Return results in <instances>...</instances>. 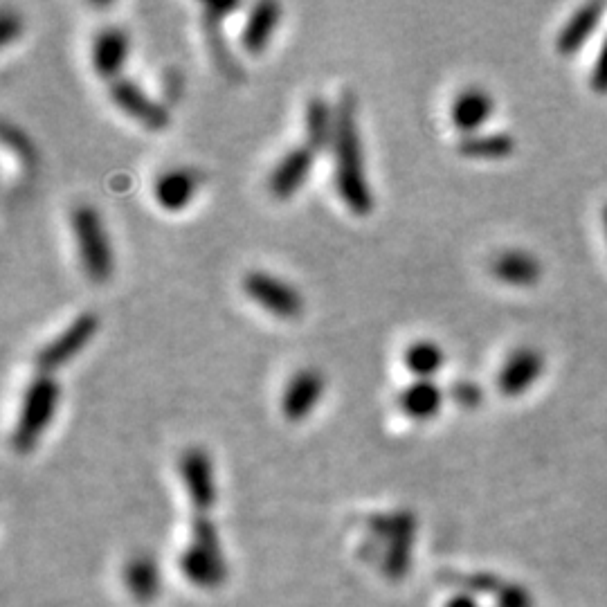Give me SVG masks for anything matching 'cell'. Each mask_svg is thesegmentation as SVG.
I'll return each instance as SVG.
<instances>
[{"instance_id":"1","label":"cell","mask_w":607,"mask_h":607,"mask_svg":"<svg viewBox=\"0 0 607 607\" xmlns=\"http://www.w3.org/2000/svg\"><path fill=\"white\" fill-rule=\"evenodd\" d=\"M338 122L333 138V183L340 201L356 216H369L374 212V192L367 180L365 151L358 126V102L351 90H342L335 104Z\"/></svg>"},{"instance_id":"2","label":"cell","mask_w":607,"mask_h":607,"mask_svg":"<svg viewBox=\"0 0 607 607\" xmlns=\"http://www.w3.org/2000/svg\"><path fill=\"white\" fill-rule=\"evenodd\" d=\"M72 237L84 275L95 284H106L115 270V252L97 207L79 203L70 212Z\"/></svg>"},{"instance_id":"3","label":"cell","mask_w":607,"mask_h":607,"mask_svg":"<svg viewBox=\"0 0 607 607\" xmlns=\"http://www.w3.org/2000/svg\"><path fill=\"white\" fill-rule=\"evenodd\" d=\"M61 398L59 380L48 374H39L25 387L21 407H18L16 425L12 432V446L21 455H27L41 441L43 432L48 430L54 414H57Z\"/></svg>"},{"instance_id":"4","label":"cell","mask_w":607,"mask_h":607,"mask_svg":"<svg viewBox=\"0 0 607 607\" xmlns=\"http://www.w3.org/2000/svg\"><path fill=\"white\" fill-rule=\"evenodd\" d=\"M99 331V317L93 311L79 313L57 338H52L48 344L36 351L34 365L39 374L54 376L59 369L70 365L81 351H84Z\"/></svg>"},{"instance_id":"5","label":"cell","mask_w":607,"mask_h":607,"mask_svg":"<svg viewBox=\"0 0 607 607\" xmlns=\"http://www.w3.org/2000/svg\"><path fill=\"white\" fill-rule=\"evenodd\" d=\"M248 300L279 320H295L304 313V297L293 284L266 270H248L241 279Z\"/></svg>"},{"instance_id":"6","label":"cell","mask_w":607,"mask_h":607,"mask_svg":"<svg viewBox=\"0 0 607 607\" xmlns=\"http://www.w3.org/2000/svg\"><path fill=\"white\" fill-rule=\"evenodd\" d=\"M108 97H111V102L120 108L124 115H129L131 120L138 122L142 129L147 131H165L171 122L169 108L126 77H120L115 79L113 84H108Z\"/></svg>"},{"instance_id":"7","label":"cell","mask_w":607,"mask_h":607,"mask_svg":"<svg viewBox=\"0 0 607 607\" xmlns=\"http://www.w3.org/2000/svg\"><path fill=\"white\" fill-rule=\"evenodd\" d=\"M326 389V380L322 376V371H317L315 367H304L297 369L295 374L288 378V383L282 392V414L288 423H302L308 416L313 414V410L320 405L322 396Z\"/></svg>"},{"instance_id":"8","label":"cell","mask_w":607,"mask_h":607,"mask_svg":"<svg viewBox=\"0 0 607 607\" xmlns=\"http://www.w3.org/2000/svg\"><path fill=\"white\" fill-rule=\"evenodd\" d=\"M315 158L317 153L308 147V144H300V147H293L291 151L284 153L282 160L270 171L268 192L273 194L277 201H291L306 185V180L311 178Z\"/></svg>"},{"instance_id":"9","label":"cell","mask_w":607,"mask_h":607,"mask_svg":"<svg viewBox=\"0 0 607 607\" xmlns=\"http://www.w3.org/2000/svg\"><path fill=\"white\" fill-rule=\"evenodd\" d=\"M129 52H131L129 32L117 25L102 27V30L95 34L93 48H90V61H93V70L97 72V77L106 79L108 84L120 79L126 61H129Z\"/></svg>"},{"instance_id":"10","label":"cell","mask_w":607,"mask_h":607,"mask_svg":"<svg viewBox=\"0 0 607 607\" xmlns=\"http://www.w3.org/2000/svg\"><path fill=\"white\" fill-rule=\"evenodd\" d=\"M239 9V3H210L203 7V30L207 34V50L214 66L228 79H241V66L234 59L232 48L223 34V21Z\"/></svg>"},{"instance_id":"11","label":"cell","mask_w":607,"mask_h":607,"mask_svg":"<svg viewBox=\"0 0 607 607\" xmlns=\"http://www.w3.org/2000/svg\"><path fill=\"white\" fill-rule=\"evenodd\" d=\"M201 174L192 167H171L156 178L153 183V198H156L158 207L176 214L187 210L194 203V198L201 189Z\"/></svg>"},{"instance_id":"12","label":"cell","mask_w":607,"mask_h":607,"mask_svg":"<svg viewBox=\"0 0 607 607\" xmlns=\"http://www.w3.org/2000/svg\"><path fill=\"white\" fill-rule=\"evenodd\" d=\"M542 371H545V358H542V353L531 347H522L513 351L511 356L504 360L502 369L497 371V389H500V394L509 398L522 396L538 383Z\"/></svg>"},{"instance_id":"13","label":"cell","mask_w":607,"mask_h":607,"mask_svg":"<svg viewBox=\"0 0 607 607\" xmlns=\"http://www.w3.org/2000/svg\"><path fill=\"white\" fill-rule=\"evenodd\" d=\"M495 113V102L488 90L479 86L464 88L452 99L450 106V122L455 129L464 135H475L479 129L491 120Z\"/></svg>"},{"instance_id":"14","label":"cell","mask_w":607,"mask_h":607,"mask_svg":"<svg viewBox=\"0 0 607 607\" xmlns=\"http://www.w3.org/2000/svg\"><path fill=\"white\" fill-rule=\"evenodd\" d=\"M279 21H282V5L275 3V0H261V3L252 5L246 25L241 30L243 50L252 57L264 52L273 41Z\"/></svg>"},{"instance_id":"15","label":"cell","mask_w":607,"mask_h":607,"mask_svg":"<svg viewBox=\"0 0 607 607\" xmlns=\"http://www.w3.org/2000/svg\"><path fill=\"white\" fill-rule=\"evenodd\" d=\"M398 410L412 421H430L441 412L443 389L434 380H412L398 394Z\"/></svg>"},{"instance_id":"16","label":"cell","mask_w":607,"mask_h":607,"mask_svg":"<svg viewBox=\"0 0 607 607\" xmlns=\"http://www.w3.org/2000/svg\"><path fill=\"white\" fill-rule=\"evenodd\" d=\"M180 473L187 484L192 500L201 509H207L214 502V479H212V461L203 448H189L180 457Z\"/></svg>"},{"instance_id":"17","label":"cell","mask_w":607,"mask_h":607,"mask_svg":"<svg viewBox=\"0 0 607 607\" xmlns=\"http://www.w3.org/2000/svg\"><path fill=\"white\" fill-rule=\"evenodd\" d=\"M335 122H338L335 106L326 102L324 97L308 99L304 108V144H308L315 153L331 149L335 138Z\"/></svg>"},{"instance_id":"18","label":"cell","mask_w":607,"mask_h":607,"mask_svg":"<svg viewBox=\"0 0 607 607\" xmlns=\"http://www.w3.org/2000/svg\"><path fill=\"white\" fill-rule=\"evenodd\" d=\"M605 12V3H587L581 9H576L572 18L565 23L556 39V50L565 57H572L583 45L590 41L592 32L599 27Z\"/></svg>"},{"instance_id":"19","label":"cell","mask_w":607,"mask_h":607,"mask_svg":"<svg viewBox=\"0 0 607 607\" xmlns=\"http://www.w3.org/2000/svg\"><path fill=\"white\" fill-rule=\"evenodd\" d=\"M491 273L495 279L509 286H533L542 275L540 261L522 250L500 252L491 261Z\"/></svg>"},{"instance_id":"20","label":"cell","mask_w":607,"mask_h":607,"mask_svg":"<svg viewBox=\"0 0 607 607\" xmlns=\"http://www.w3.org/2000/svg\"><path fill=\"white\" fill-rule=\"evenodd\" d=\"M457 151L470 160H504L513 156L515 140L509 133H475L461 138Z\"/></svg>"},{"instance_id":"21","label":"cell","mask_w":607,"mask_h":607,"mask_svg":"<svg viewBox=\"0 0 607 607\" xmlns=\"http://www.w3.org/2000/svg\"><path fill=\"white\" fill-rule=\"evenodd\" d=\"M403 362L416 380H432L446 365V353L432 340H416L403 353Z\"/></svg>"},{"instance_id":"22","label":"cell","mask_w":607,"mask_h":607,"mask_svg":"<svg viewBox=\"0 0 607 607\" xmlns=\"http://www.w3.org/2000/svg\"><path fill=\"white\" fill-rule=\"evenodd\" d=\"M3 140L9 149H12L18 160H21L23 167H34L36 158H39V153H36L32 140L27 138L25 131L18 129V126L5 122L3 124Z\"/></svg>"},{"instance_id":"23","label":"cell","mask_w":607,"mask_h":607,"mask_svg":"<svg viewBox=\"0 0 607 607\" xmlns=\"http://www.w3.org/2000/svg\"><path fill=\"white\" fill-rule=\"evenodd\" d=\"M450 396H452V401L459 403L461 407H477L484 398L479 385L470 383V380H457V383L450 389Z\"/></svg>"},{"instance_id":"24","label":"cell","mask_w":607,"mask_h":607,"mask_svg":"<svg viewBox=\"0 0 607 607\" xmlns=\"http://www.w3.org/2000/svg\"><path fill=\"white\" fill-rule=\"evenodd\" d=\"M21 32H23V18L7 7L0 9V41H3V45H9L14 39H18Z\"/></svg>"},{"instance_id":"25","label":"cell","mask_w":607,"mask_h":607,"mask_svg":"<svg viewBox=\"0 0 607 607\" xmlns=\"http://www.w3.org/2000/svg\"><path fill=\"white\" fill-rule=\"evenodd\" d=\"M590 86L594 93L607 95V39L603 43V48L599 52V59H596L592 75H590Z\"/></svg>"},{"instance_id":"26","label":"cell","mask_w":607,"mask_h":607,"mask_svg":"<svg viewBox=\"0 0 607 607\" xmlns=\"http://www.w3.org/2000/svg\"><path fill=\"white\" fill-rule=\"evenodd\" d=\"M603 225H605V237H607V205H605V210H603Z\"/></svg>"}]
</instances>
